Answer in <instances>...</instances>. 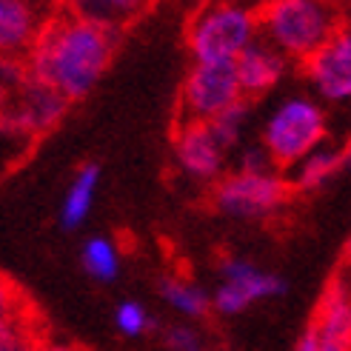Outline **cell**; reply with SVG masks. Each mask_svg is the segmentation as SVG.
<instances>
[{
    "label": "cell",
    "instance_id": "6da1fadb",
    "mask_svg": "<svg viewBox=\"0 0 351 351\" xmlns=\"http://www.w3.org/2000/svg\"><path fill=\"white\" fill-rule=\"evenodd\" d=\"M117 40V29L92 23L75 12L49 17L38 43L26 55L29 75L58 89L69 103L83 100L109 69Z\"/></svg>",
    "mask_w": 351,
    "mask_h": 351
},
{
    "label": "cell",
    "instance_id": "7a4b0ae2",
    "mask_svg": "<svg viewBox=\"0 0 351 351\" xmlns=\"http://www.w3.org/2000/svg\"><path fill=\"white\" fill-rule=\"evenodd\" d=\"M260 38L303 66L343 23L335 0H263Z\"/></svg>",
    "mask_w": 351,
    "mask_h": 351
},
{
    "label": "cell",
    "instance_id": "3957f363",
    "mask_svg": "<svg viewBox=\"0 0 351 351\" xmlns=\"http://www.w3.org/2000/svg\"><path fill=\"white\" fill-rule=\"evenodd\" d=\"M260 38V12L245 0H212L189 23L186 46L191 60L234 63Z\"/></svg>",
    "mask_w": 351,
    "mask_h": 351
},
{
    "label": "cell",
    "instance_id": "277c9868",
    "mask_svg": "<svg viewBox=\"0 0 351 351\" xmlns=\"http://www.w3.org/2000/svg\"><path fill=\"white\" fill-rule=\"evenodd\" d=\"M328 117L323 103L308 92H294L274 103L260 129V143L283 169L300 163L308 152L326 143Z\"/></svg>",
    "mask_w": 351,
    "mask_h": 351
},
{
    "label": "cell",
    "instance_id": "5b68a950",
    "mask_svg": "<svg viewBox=\"0 0 351 351\" xmlns=\"http://www.w3.org/2000/svg\"><path fill=\"white\" fill-rule=\"evenodd\" d=\"M245 100L234 63L191 60L180 89V120L212 123L217 114Z\"/></svg>",
    "mask_w": 351,
    "mask_h": 351
},
{
    "label": "cell",
    "instance_id": "8992f818",
    "mask_svg": "<svg viewBox=\"0 0 351 351\" xmlns=\"http://www.w3.org/2000/svg\"><path fill=\"white\" fill-rule=\"evenodd\" d=\"M289 178L277 171H234L226 174L220 183H215V208L226 217L234 220H263L274 215L289 197Z\"/></svg>",
    "mask_w": 351,
    "mask_h": 351
},
{
    "label": "cell",
    "instance_id": "52a82bcc",
    "mask_svg": "<svg viewBox=\"0 0 351 351\" xmlns=\"http://www.w3.org/2000/svg\"><path fill=\"white\" fill-rule=\"evenodd\" d=\"M220 283L212 294V308L223 317L243 314L257 300H271L286 291V280L254 266L245 257H226L220 263Z\"/></svg>",
    "mask_w": 351,
    "mask_h": 351
},
{
    "label": "cell",
    "instance_id": "ba28073f",
    "mask_svg": "<svg viewBox=\"0 0 351 351\" xmlns=\"http://www.w3.org/2000/svg\"><path fill=\"white\" fill-rule=\"evenodd\" d=\"M300 69L320 103L351 106V21H343Z\"/></svg>",
    "mask_w": 351,
    "mask_h": 351
},
{
    "label": "cell",
    "instance_id": "9c48e42d",
    "mask_svg": "<svg viewBox=\"0 0 351 351\" xmlns=\"http://www.w3.org/2000/svg\"><path fill=\"white\" fill-rule=\"evenodd\" d=\"M69 109V100L51 89V86L29 77L21 89L9 92V103H6V132L21 134V137H34L43 134L49 129H55L63 120Z\"/></svg>",
    "mask_w": 351,
    "mask_h": 351
},
{
    "label": "cell",
    "instance_id": "30bf717a",
    "mask_svg": "<svg viewBox=\"0 0 351 351\" xmlns=\"http://www.w3.org/2000/svg\"><path fill=\"white\" fill-rule=\"evenodd\" d=\"M171 154L178 169L195 183H220L226 157H229V152L217 143V137L208 129V123L191 120H180L171 140Z\"/></svg>",
    "mask_w": 351,
    "mask_h": 351
},
{
    "label": "cell",
    "instance_id": "8fae6325",
    "mask_svg": "<svg viewBox=\"0 0 351 351\" xmlns=\"http://www.w3.org/2000/svg\"><path fill=\"white\" fill-rule=\"evenodd\" d=\"M311 328L317 351H351V277L337 274L326 286Z\"/></svg>",
    "mask_w": 351,
    "mask_h": 351
},
{
    "label": "cell",
    "instance_id": "7c38bea8",
    "mask_svg": "<svg viewBox=\"0 0 351 351\" xmlns=\"http://www.w3.org/2000/svg\"><path fill=\"white\" fill-rule=\"evenodd\" d=\"M234 66H237V77L243 86V97L254 100V97H266L271 89H277L294 63L280 49H274L269 40L257 38L234 60Z\"/></svg>",
    "mask_w": 351,
    "mask_h": 351
},
{
    "label": "cell",
    "instance_id": "4fadbf2b",
    "mask_svg": "<svg viewBox=\"0 0 351 351\" xmlns=\"http://www.w3.org/2000/svg\"><path fill=\"white\" fill-rule=\"evenodd\" d=\"M40 0H0V49L6 58H26L38 43L43 21Z\"/></svg>",
    "mask_w": 351,
    "mask_h": 351
},
{
    "label": "cell",
    "instance_id": "5bb4252c",
    "mask_svg": "<svg viewBox=\"0 0 351 351\" xmlns=\"http://www.w3.org/2000/svg\"><path fill=\"white\" fill-rule=\"evenodd\" d=\"M100 186V166L97 163H83L72 183H69L63 203H60V226L63 229H80L89 217L92 206H95V195Z\"/></svg>",
    "mask_w": 351,
    "mask_h": 351
},
{
    "label": "cell",
    "instance_id": "9a60e30c",
    "mask_svg": "<svg viewBox=\"0 0 351 351\" xmlns=\"http://www.w3.org/2000/svg\"><path fill=\"white\" fill-rule=\"evenodd\" d=\"M343 166H346V152L323 143L314 152H308L300 163H294L289 169V183L297 191H314L323 183H328Z\"/></svg>",
    "mask_w": 351,
    "mask_h": 351
},
{
    "label": "cell",
    "instance_id": "2e32d148",
    "mask_svg": "<svg viewBox=\"0 0 351 351\" xmlns=\"http://www.w3.org/2000/svg\"><path fill=\"white\" fill-rule=\"evenodd\" d=\"M160 291L163 303H169L171 311H178L183 320H200L206 317L212 308V294H208L200 283H191L186 277H174V274H166L160 277Z\"/></svg>",
    "mask_w": 351,
    "mask_h": 351
},
{
    "label": "cell",
    "instance_id": "e0dca14e",
    "mask_svg": "<svg viewBox=\"0 0 351 351\" xmlns=\"http://www.w3.org/2000/svg\"><path fill=\"white\" fill-rule=\"evenodd\" d=\"M146 3L149 0H72V3H69V12H75L92 23L120 32L123 23H129Z\"/></svg>",
    "mask_w": 351,
    "mask_h": 351
},
{
    "label": "cell",
    "instance_id": "ac0fdd59",
    "mask_svg": "<svg viewBox=\"0 0 351 351\" xmlns=\"http://www.w3.org/2000/svg\"><path fill=\"white\" fill-rule=\"evenodd\" d=\"M80 263L97 283H114L120 274V249L109 237H89L80 249Z\"/></svg>",
    "mask_w": 351,
    "mask_h": 351
},
{
    "label": "cell",
    "instance_id": "d6986e66",
    "mask_svg": "<svg viewBox=\"0 0 351 351\" xmlns=\"http://www.w3.org/2000/svg\"><path fill=\"white\" fill-rule=\"evenodd\" d=\"M249 126H252V100L234 103L232 109H226L223 114H217L208 123V129L217 137V143L229 154L245 146V132H249Z\"/></svg>",
    "mask_w": 351,
    "mask_h": 351
},
{
    "label": "cell",
    "instance_id": "ffe728a7",
    "mask_svg": "<svg viewBox=\"0 0 351 351\" xmlns=\"http://www.w3.org/2000/svg\"><path fill=\"white\" fill-rule=\"evenodd\" d=\"M114 326H117V331L123 337H140V335H146V331L152 328V314L146 311L143 303L123 300L114 308Z\"/></svg>",
    "mask_w": 351,
    "mask_h": 351
},
{
    "label": "cell",
    "instance_id": "44dd1931",
    "mask_svg": "<svg viewBox=\"0 0 351 351\" xmlns=\"http://www.w3.org/2000/svg\"><path fill=\"white\" fill-rule=\"evenodd\" d=\"M163 340L171 351H200L203 348V335L195 326V320H183V323L169 326Z\"/></svg>",
    "mask_w": 351,
    "mask_h": 351
},
{
    "label": "cell",
    "instance_id": "7402d4cb",
    "mask_svg": "<svg viewBox=\"0 0 351 351\" xmlns=\"http://www.w3.org/2000/svg\"><path fill=\"white\" fill-rule=\"evenodd\" d=\"M237 171H249V174L277 171V163L271 160V154L263 143H245L243 149H237Z\"/></svg>",
    "mask_w": 351,
    "mask_h": 351
},
{
    "label": "cell",
    "instance_id": "603a6c76",
    "mask_svg": "<svg viewBox=\"0 0 351 351\" xmlns=\"http://www.w3.org/2000/svg\"><path fill=\"white\" fill-rule=\"evenodd\" d=\"M43 346H38L32 340V335L21 331L14 323H3V331H0V351H40Z\"/></svg>",
    "mask_w": 351,
    "mask_h": 351
},
{
    "label": "cell",
    "instance_id": "cb8c5ba5",
    "mask_svg": "<svg viewBox=\"0 0 351 351\" xmlns=\"http://www.w3.org/2000/svg\"><path fill=\"white\" fill-rule=\"evenodd\" d=\"M317 335H314V328H306L303 331V337L297 340V348L294 351H317Z\"/></svg>",
    "mask_w": 351,
    "mask_h": 351
},
{
    "label": "cell",
    "instance_id": "d4e9b609",
    "mask_svg": "<svg viewBox=\"0 0 351 351\" xmlns=\"http://www.w3.org/2000/svg\"><path fill=\"white\" fill-rule=\"evenodd\" d=\"M40 351H83V348H75V346H66V343H46Z\"/></svg>",
    "mask_w": 351,
    "mask_h": 351
},
{
    "label": "cell",
    "instance_id": "484cf974",
    "mask_svg": "<svg viewBox=\"0 0 351 351\" xmlns=\"http://www.w3.org/2000/svg\"><path fill=\"white\" fill-rule=\"evenodd\" d=\"M346 266H348V271H351V237H348V243H346Z\"/></svg>",
    "mask_w": 351,
    "mask_h": 351
},
{
    "label": "cell",
    "instance_id": "4316f807",
    "mask_svg": "<svg viewBox=\"0 0 351 351\" xmlns=\"http://www.w3.org/2000/svg\"><path fill=\"white\" fill-rule=\"evenodd\" d=\"M43 6H58V3H72V0H40Z\"/></svg>",
    "mask_w": 351,
    "mask_h": 351
},
{
    "label": "cell",
    "instance_id": "83f0119b",
    "mask_svg": "<svg viewBox=\"0 0 351 351\" xmlns=\"http://www.w3.org/2000/svg\"><path fill=\"white\" fill-rule=\"evenodd\" d=\"M343 152H346V166H348V169H351V140H348V146H346V149H343Z\"/></svg>",
    "mask_w": 351,
    "mask_h": 351
}]
</instances>
